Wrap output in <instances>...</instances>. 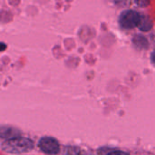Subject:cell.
<instances>
[{
    "label": "cell",
    "mask_w": 155,
    "mask_h": 155,
    "mask_svg": "<svg viewBox=\"0 0 155 155\" xmlns=\"http://www.w3.org/2000/svg\"><path fill=\"white\" fill-rule=\"evenodd\" d=\"M34 148L32 140L24 137H16L6 140L2 143L3 151L8 153H23L31 151Z\"/></svg>",
    "instance_id": "1"
},
{
    "label": "cell",
    "mask_w": 155,
    "mask_h": 155,
    "mask_svg": "<svg viewBox=\"0 0 155 155\" xmlns=\"http://www.w3.org/2000/svg\"><path fill=\"white\" fill-rule=\"evenodd\" d=\"M119 24L124 29H132L142 24V16L134 10H125L119 17Z\"/></svg>",
    "instance_id": "2"
},
{
    "label": "cell",
    "mask_w": 155,
    "mask_h": 155,
    "mask_svg": "<svg viewBox=\"0 0 155 155\" xmlns=\"http://www.w3.org/2000/svg\"><path fill=\"white\" fill-rule=\"evenodd\" d=\"M38 147L43 153L49 155L57 154L60 150L58 142L51 137L41 138L38 142Z\"/></svg>",
    "instance_id": "3"
},
{
    "label": "cell",
    "mask_w": 155,
    "mask_h": 155,
    "mask_svg": "<svg viewBox=\"0 0 155 155\" xmlns=\"http://www.w3.org/2000/svg\"><path fill=\"white\" fill-rule=\"evenodd\" d=\"M107 155H130L129 153L123 152V151H113L111 153H109Z\"/></svg>",
    "instance_id": "4"
},
{
    "label": "cell",
    "mask_w": 155,
    "mask_h": 155,
    "mask_svg": "<svg viewBox=\"0 0 155 155\" xmlns=\"http://www.w3.org/2000/svg\"><path fill=\"white\" fill-rule=\"evenodd\" d=\"M152 61H153V63L155 64V51L152 54Z\"/></svg>",
    "instance_id": "5"
}]
</instances>
